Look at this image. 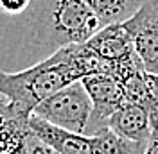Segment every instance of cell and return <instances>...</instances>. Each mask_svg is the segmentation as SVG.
<instances>
[{
    "mask_svg": "<svg viewBox=\"0 0 158 154\" xmlns=\"http://www.w3.org/2000/svg\"><path fill=\"white\" fill-rule=\"evenodd\" d=\"M83 84L94 102L92 118L85 135H99L108 129L110 116L126 102L122 84L111 74H92L83 79Z\"/></svg>",
    "mask_w": 158,
    "mask_h": 154,
    "instance_id": "obj_5",
    "label": "cell"
},
{
    "mask_svg": "<svg viewBox=\"0 0 158 154\" xmlns=\"http://www.w3.org/2000/svg\"><path fill=\"white\" fill-rule=\"evenodd\" d=\"M122 23L133 38L146 72L158 74V0H144L140 9Z\"/></svg>",
    "mask_w": 158,
    "mask_h": 154,
    "instance_id": "obj_6",
    "label": "cell"
},
{
    "mask_svg": "<svg viewBox=\"0 0 158 154\" xmlns=\"http://www.w3.org/2000/svg\"><path fill=\"white\" fill-rule=\"evenodd\" d=\"M108 129L124 140L138 142V144H149L153 131H155V124L151 120L149 111L144 106L126 100L110 116Z\"/></svg>",
    "mask_w": 158,
    "mask_h": 154,
    "instance_id": "obj_7",
    "label": "cell"
},
{
    "mask_svg": "<svg viewBox=\"0 0 158 154\" xmlns=\"http://www.w3.org/2000/svg\"><path fill=\"white\" fill-rule=\"evenodd\" d=\"M148 83L153 91V95L158 99V74H148Z\"/></svg>",
    "mask_w": 158,
    "mask_h": 154,
    "instance_id": "obj_14",
    "label": "cell"
},
{
    "mask_svg": "<svg viewBox=\"0 0 158 154\" xmlns=\"http://www.w3.org/2000/svg\"><path fill=\"white\" fill-rule=\"evenodd\" d=\"M23 152L25 154H59L56 149H52L49 144H45L40 136H36L29 127L25 133V142H23Z\"/></svg>",
    "mask_w": 158,
    "mask_h": 154,
    "instance_id": "obj_10",
    "label": "cell"
},
{
    "mask_svg": "<svg viewBox=\"0 0 158 154\" xmlns=\"http://www.w3.org/2000/svg\"><path fill=\"white\" fill-rule=\"evenodd\" d=\"M86 45L101 59L108 63H118L137 54L133 38L124 23H111L102 27L97 34H94L86 41Z\"/></svg>",
    "mask_w": 158,
    "mask_h": 154,
    "instance_id": "obj_8",
    "label": "cell"
},
{
    "mask_svg": "<svg viewBox=\"0 0 158 154\" xmlns=\"http://www.w3.org/2000/svg\"><path fill=\"white\" fill-rule=\"evenodd\" d=\"M27 127L59 154H122L126 145L124 138L110 129L99 135L74 133L50 124L34 113L27 118Z\"/></svg>",
    "mask_w": 158,
    "mask_h": 154,
    "instance_id": "obj_3",
    "label": "cell"
},
{
    "mask_svg": "<svg viewBox=\"0 0 158 154\" xmlns=\"http://www.w3.org/2000/svg\"><path fill=\"white\" fill-rule=\"evenodd\" d=\"M32 4V0H0V11L7 13V14H22L23 11H27Z\"/></svg>",
    "mask_w": 158,
    "mask_h": 154,
    "instance_id": "obj_11",
    "label": "cell"
},
{
    "mask_svg": "<svg viewBox=\"0 0 158 154\" xmlns=\"http://www.w3.org/2000/svg\"><path fill=\"white\" fill-rule=\"evenodd\" d=\"M97 14L102 27L111 23H122L129 20L142 6L144 0H85Z\"/></svg>",
    "mask_w": 158,
    "mask_h": 154,
    "instance_id": "obj_9",
    "label": "cell"
},
{
    "mask_svg": "<svg viewBox=\"0 0 158 154\" xmlns=\"http://www.w3.org/2000/svg\"><path fill=\"white\" fill-rule=\"evenodd\" d=\"M27 25L36 45L54 50L86 43L102 29L101 20L85 0H36Z\"/></svg>",
    "mask_w": 158,
    "mask_h": 154,
    "instance_id": "obj_2",
    "label": "cell"
},
{
    "mask_svg": "<svg viewBox=\"0 0 158 154\" xmlns=\"http://www.w3.org/2000/svg\"><path fill=\"white\" fill-rule=\"evenodd\" d=\"M144 154H158V127L153 131V136H151V140H149V144H148V149H146Z\"/></svg>",
    "mask_w": 158,
    "mask_h": 154,
    "instance_id": "obj_13",
    "label": "cell"
},
{
    "mask_svg": "<svg viewBox=\"0 0 158 154\" xmlns=\"http://www.w3.org/2000/svg\"><path fill=\"white\" fill-rule=\"evenodd\" d=\"M92 111L94 102L81 79L41 100L32 113L58 127L74 133H86Z\"/></svg>",
    "mask_w": 158,
    "mask_h": 154,
    "instance_id": "obj_4",
    "label": "cell"
},
{
    "mask_svg": "<svg viewBox=\"0 0 158 154\" xmlns=\"http://www.w3.org/2000/svg\"><path fill=\"white\" fill-rule=\"evenodd\" d=\"M110 63L86 45L58 48L47 59L20 72H0V93L9 100L13 113L27 120L34 107L61 88L92 74H108Z\"/></svg>",
    "mask_w": 158,
    "mask_h": 154,
    "instance_id": "obj_1",
    "label": "cell"
},
{
    "mask_svg": "<svg viewBox=\"0 0 158 154\" xmlns=\"http://www.w3.org/2000/svg\"><path fill=\"white\" fill-rule=\"evenodd\" d=\"M0 116H9V118H16L15 113H13V109H11V104L9 100L6 99V97L0 93Z\"/></svg>",
    "mask_w": 158,
    "mask_h": 154,
    "instance_id": "obj_12",
    "label": "cell"
}]
</instances>
